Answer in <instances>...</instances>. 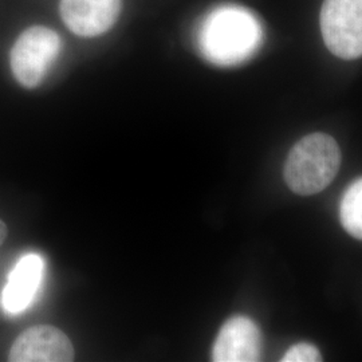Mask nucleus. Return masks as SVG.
Segmentation results:
<instances>
[{
	"label": "nucleus",
	"mask_w": 362,
	"mask_h": 362,
	"mask_svg": "<svg viewBox=\"0 0 362 362\" xmlns=\"http://www.w3.org/2000/svg\"><path fill=\"white\" fill-rule=\"evenodd\" d=\"M7 238V226L0 220V246L4 243Z\"/></svg>",
	"instance_id": "11"
},
{
	"label": "nucleus",
	"mask_w": 362,
	"mask_h": 362,
	"mask_svg": "<svg viewBox=\"0 0 362 362\" xmlns=\"http://www.w3.org/2000/svg\"><path fill=\"white\" fill-rule=\"evenodd\" d=\"M339 165L336 140L325 133H313L291 148L285 164L286 184L294 194H318L334 180Z\"/></svg>",
	"instance_id": "2"
},
{
	"label": "nucleus",
	"mask_w": 362,
	"mask_h": 362,
	"mask_svg": "<svg viewBox=\"0 0 362 362\" xmlns=\"http://www.w3.org/2000/svg\"><path fill=\"white\" fill-rule=\"evenodd\" d=\"M321 31L326 47L338 58L362 57V0H325Z\"/></svg>",
	"instance_id": "4"
},
{
	"label": "nucleus",
	"mask_w": 362,
	"mask_h": 362,
	"mask_svg": "<svg viewBox=\"0 0 362 362\" xmlns=\"http://www.w3.org/2000/svg\"><path fill=\"white\" fill-rule=\"evenodd\" d=\"M43 274L45 260L38 254H27L19 259L3 288L1 306L4 311L18 315L27 310L37 298Z\"/></svg>",
	"instance_id": "8"
},
{
	"label": "nucleus",
	"mask_w": 362,
	"mask_h": 362,
	"mask_svg": "<svg viewBox=\"0 0 362 362\" xmlns=\"http://www.w3.org/2000/svg\"><path fill=\"white\" fill-rule=\"evenodd\" d=\"M199 47L211 64L239 65L251 58L263 42L258 18L239 6H221L208 13L199 30Z\"/></svg>",
	"instance_id": "1"
},
{
	"label": "nucleus",
	"mask_w": 362,
	"mask_h": 362,
	"mask_svg": "<svg viewBox=\"0 0 362 362\" xmlns=\"http://www.w3.org/2000/svg\"><path fill=\"white\" fill-rule=\"evenodd\" d=\"M321 361V353L311 344H298L286 351L282 362Z\"/></svg>",
	"instance_id": "10"
},
{
	"label": "nucleus",
	"mask_w": 362,
	"mask_h": 362,
	"mask_svg": "<svg viewBox=\"0 0 362 362\" xmlns=\"http://www.w3.org/2000/svg\"><path fill=\"white\" fill-rule=\"evenodd\" d=\"M74 348L65 333L50 325L33 326L13 342L8 354L11 362H70Z\"/></svg>",
	"instance_id": "5"
},
{
	"label": "nucleus",
	"mask_w": 362,
	"mask_h": 362,
	"mask_svg": "<svg viewBox=\"0 0 362 362\" xmlns=\"http://www.w3.org/2000/svg\"><path fill=\"white\" fill-rule=\"evenodd\" d=\"M262 336L247 317H233L221 326L212 350L215 362H255L260 360Z\"/></svg>",
	"instance_id": "7"
},
{
	"label": "nucleus",
	"mask_w": 362,
	"mask_h": 362,
	"mask_svg": "<svg viewBox=\"0 0 362 362\" xmlns=\"http://www.w3.org/2000/svg\"><path fill=\"white\" fill-rule=\"evenodd\" d=\"M59 10L66 26L76 35L93 38L115 26L121 0H61Z\"/></svg>",
	"instance_id": "6"
},
{
	"label": "nucleus",
	"mask_w": 362,
	"mask_h": 362,
	"mask_svg": "<svg viewBox=\"0 0 362 362\" xmlns=\"http://www.w3.org/2000/svg\"><path fill=\"white\" fill-rule=\"evenodd\" d=\"M339 218L344 228L351 236L362 239V177L354 181L344 194Z\"/></svg>",
	"instance_id": "9"
},
{
	"label": "nucleus",
	"mask_w": 362,
	"mask_h": 362,
	"mask_svg": "<svg viewBox=\"0 0 362 362\" xmlns=\"http://www.w3.org/2000/svg\"><path fill=\"white\" fill-rule=\"evenodd\" d=\"M61 38L49 27L25 30L13 43L10 62L15 79L26 89H35L43 82L61 52Z\"/></svg>",
	"instance_id": "3"
}]
</instances>
